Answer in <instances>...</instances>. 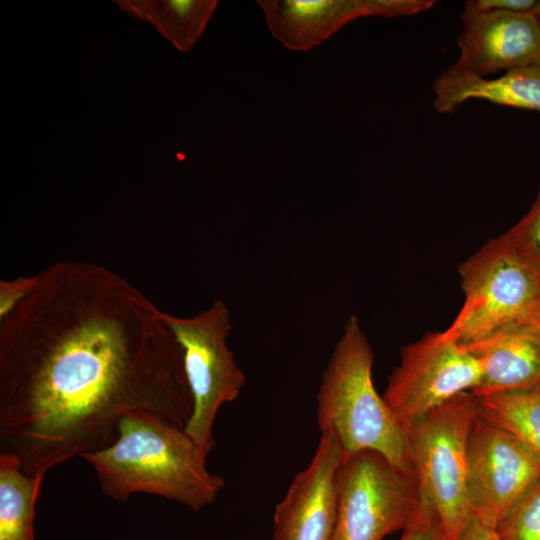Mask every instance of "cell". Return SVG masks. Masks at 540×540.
Instances as JSON below:
<instances>
[{"instance_id": "cell-1", "label": "cell", "mask_w": 540, "mask_h": 540, "mask_svg": "<svg viewBox=\"0 0 540 540\" xmlns=\"http://www.w3.org/2000/svg\"><path fill=\"white\" fill-rule=\"evenodd\" d=\"M0 319V453L28 475L108 447L146 411L185 428L183 350L159 310L111 270L62 261Z\"/></svg>"}, {"instance_id": "cell-2", "label": "cell", "mask_w": 540, "mask_h": 540, "mask_svg": "<svg viewBox=\"0 0 540 540\" xmlns=\"http://www.w3.org/2000/svg\"><path fill=\"white\" fill-rule=\"evenodd\" d=\"M81 458L94 468L105 496L121 503L145 493L197 512L225 486L208 470L207 455L184 428L146 411L124 415L114 442Z\"/></svg>"}, {"instance_id": "cell-3", "label": "cell", "mask_w": 540, "mask_h": 540, "mask_svg": "<svg viewBox=\"0 0 540 540\" xmlns=\"http://www.w3.org/2000/svg\"><path fill=\"white\" fill-rule=\"evenodd\" d=\"M374 353L356 316L344 325L317 393L321 433L332 434L344 456L374 451L415 474L407 435L375 389Z\"/></svg>"}, {"instance_id": "cell-4", "label": "cell", "mask_w": 540, "mask_h": 540, "mask_svg": "<svg viewBox=\"0 0 540 540\" xmlns=\"http://www.w3.org/2000/svg\"><path fill=\"white\" fill-rule=\"evenodd\" d=\"M458 272L464 303L443 337L466 345L513 322H535L540 310V267L506 234L490 239Z\"/></svg>"}, {"instance_id": "cell-5", "label": "cell", "mask_w": 540, "mask_h": 540, "mask_svg": "<svg viewBox=\"0 0 540 540\" xmlns=\"http://www.w3.org/2000/svg\"><path fill=\"white\" fill-rule=\"evenodd\" d=\"M477 415L478 398L463 392L406 431L421 493L433 506L445 540H459L474 516L468 442Z\"/></svg>"}, {"instance_id": "cell-6", "label": "cell", "mask_w": 540, "mask_h": 540, "mask_svg": "<svg viewBox=\"0 0 540 540\" xmlns=\"http://www.w3.org/2000/svg\"><path fill=\"white\" fill-rule=\"evenodd\" d=\"M162 318L183 350L184 369L193 411L184 428L208 456L215 447L214 424L220 408L235 401L246 376L228 347L230 311L222 300L191 316L162 311Z\"/></svg>"}, {"instance_id": "cell-7", "label": "cell", "mask_w": 540, "mask_h": 540, "mask_svg": "<svg viewBox=\"0 0 540 540\" xmlns=\"http://www.w3.org/2000/svg\"><path fill=\"white\" fill-rule=\"evenodd\" d=\"M422 501L415 474L374 451L344 456L333 540H383L404 530Z\"/></svg>"}, {"instance_id": "cell-8", "label": "cell", "mask_w": 540, "mask_h": 540, "mask_svg": "<svg viewBox=\"0 0 540 540\" xmlns=\"http://www.w3.org/2000/svg\"><path fill=\"white\" fill-rule=\"evenodd\" d=\"M479 361L463 345L427 333L401 350L383 398L406 431L420 418L480 383Z\"/></svg>"}, {"instance_id": "cell-9", "label": "cell", "mask_w": 540, "mask_h": 540, "mask_svg": "<svg viewBox=\"0 0 540 540\" xmlns=\"http://www.w3.org/2000/svg\"><path fill=\"white\" fill-rule=\"evenodd\" d=\"M468 466L474 516L493 528L540 481V457L479 409L469 436Z\"/></svg>"}, {"instance_id": "cell-10", "label": "cell", "mask_w": 540, "mask_h": 540, "mask_svg": "<svg viewBox=\"0 0 540 540\" xmlns=\"http://www.w3.org/2000/svg\"><path fill=\"white\" fill-rule=\"evenodd\" d=\"M461 21L453 71L488 78L540 63V21L533 12L484 11L466 1Z\"/></svg>"}, {"instance_id": "cell-11", "label": "cell", "mask_w": 540, "mask_h": 540, "mask_svg": "<svg viewBox=\"0 0 540 540\" xmlns=\"http://www.w3.org/2000/svg\"><path fill=\"white\" fill-rule=\"evenodd\" d=\"M343 451L330 433H321L309 465L291 482L276 506L271 540H333Z\"/></svg>"}, {"instance_id": "cell-12", "label": "cell", "mask_w": 540, "mask_h": 540, "mask_svg": "<svg viewBox=\"0 0 540 540\" xmlns=\"http://www.w3.org/2000/svg\"><path fill=\"white\" fill-rule=\"evenodd\" d=\"M275 39L295 51H308L344 25L366 16L392 17L391 0H259Z\"/></svg>"}, {"instance_id": "cell-13", "label": "cell", "mask_w": 540, "mask_h": 540, "mask_svg": "<svg viewBox=\"0 0 540 540\" xmlns=\"http://www.w3.org/2000/svg\"><path fill=\"white\" fill-rule=\"evenodd\" d=\"M463 346L482 370L475 396L540 389V323L513 322Z\"/></svg>"}, {"instance_id": "cell-14", "label": "cell", "mask_w": 540, "mask_h": 540, "mask_svg": "<svg viewBox=\"0 0 540 540\" xmlns=\"http://www.w3.org/2000/svg\"><path fill=\"white\" fill-rule=\"evenodd\" d=\"M433 107L453 113L469 100L540 113V63L522 66L495 78L462 74L448 68L432 83Z\"/></svg>"}, {"instance_id": "cell-15", "label": "cell", "mask_w": 540, "mask_h": 540, "mask_svg": "<svg viewBox=\"0 0 540 540\" xmlns=\"http://www.w3.org/2000/svg\"><path fill=\"white\" fill-rule=\"evenodd\" d=\"M133 18L155 25L179 51L188 52L204 32L217 0H116Z\"/></svg>"}, {"instance_id": "cell-16", "label": "cell", "mask_w": 540, "mask_h": 540, "mask_svg": "<svg viewBox=\"0 0 540 540\" xmlns=\"http://www.w3.org/2000/svg\"><path fill=\"white\" fill-rule=\"evenodd\" d=\"M44 476L26 474L15 455L0 453V540H35V508Z\"/></svg>"}, {"instance_id": "cell-17", "label": "cell", "mask_w": 540, "mask_h": 540, "mask_svg": "<svg viewBox=\"0 0 540 540\" xmlns=\"http://www.w3.org/2000/svg\"><path fill=\"white\" fill-rule=\"evenodd\" d=\"M477 398L483 418L514 435L540 457V389Z\"/></svg>"}, {"instance_id": "cell-18", "label": "cell", "mask_w": 540, "mask_h": 540, "mask_svg": "<svg viewBox=\"0 0 540 540\" xmlns=\"http://www.w3.org/2000/svg\"><path fill=\"white\" fill-rule=\"evenodd\" d=\"M501 540H540V481L496 526Z\"/></svg>"}, {"instance_id": "cell-19", "label": "cell", "mask_w": 540, "mask_h": 540, "mask_svg": "<svg viewBox=\"0 0 540 540\" xmlns=\"http://www.w3.org/2000/svg\"><path fill=\"white\" fill-rule=\"evenodd\" d=\"M505 234L521 254L540 267V186L529 211Z\"/></svg>"}, {"instance_id": "cell-20", "label": "cell", "mask_w": 540, "mask_h": 540, "mask_svg": "<svg viewBox=\"0 0 540 540\" xmlns=\"http://www.w3.org/2000/svg\"><path fill=\"white\" fill-rule=\"evenodd\" d=\"M399 540H445L439 518L423 495L417 514Z\"/></svg>"}, {"instance_id": "cell-21", "label": "cell", "mask_w": 540, "mask_h": 540, "mask_svg": "<svg viewBox=\"0 0 540 540\" xmlns=\"http://www.w3.org/2000/svg\"><path fill=\"white\" fill-rule=\"evenodd\" d=\"M36 282V275L0 281V319L33 290Z\"/></svg>"}, {"instance_id": "cell-22", "label": "cell", "mask_w": 540, "mask_h": 540, "mask_svg": "<svg viewBox=\"0 0 540 540\" xmlns=\"http://www.w3.org/2000/svg\"><path fill=\"white\" fill-rule=\"evenodd\" d=\"M470 4L484 11L533 12L538 0H471Z\"/></svg>"}, {"instance_id": "cell-23", "label": "cell", "mask_w": 540, "mask_h": 540, "mask_svg": "<svg viewBox=\"0 0 540 540\" xmlns=\"http://www.w3.org/2000/svg\"><path fill=\"white\" fill-rule=\"evenodd\" d=\"M459 540H501L495 528L473 516L464 528Z\"/></svg>"}, {"instance_id": "cell-24", "label": "cell", "mask_w": 540, "mask_h": 540, "mask_svg": "<svg viewBox=\"0 0 540 540\" xmlns=\"http://www.w3.org/2000/svg\"><path fill=\"white\" fill-rule=\"evenodd\" d=\"M533 13L537 16V18L540 21V1L538 2L536 8L534 9Z\"/></svg>"}, {"instance_id": "cell-25", "label": "cell", "mask_w": 540, "mask_h": 540, "mask_svg": "<svg viewBox=\"0 0 540 540\" xmlns=\"http://www.w3.org/2000/svg\"><path fill=\"white\" fill-rule=\"evenodd\" d=\"M535 322L540 323V310H539L538 315H537V317L535 319Z\"/></svg>"}]
</instances>
